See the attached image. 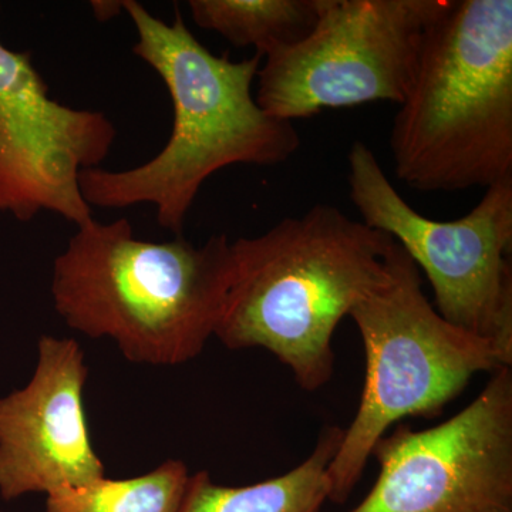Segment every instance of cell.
Here are the masks:
<instances>
[{"instance_id":"4fadbf2b","label":"cell","mask_w":512,"mask_h":512,"mask_svg":"<svg viewBox=\"0 0 512 512\" xmlns=\"http://www.w3.org/2000/svg\"><path fill=\"white\" fill-rule=\"evenodd\" d=\"M190 476L183 461L168 460L144 476L103 477L47 494L46 512H178Z\"/></svg>"},{"instance_id":"8fae6325","label":"cell","mask_w":512,"mask_h":512,"mask_svg":"<svg viewBox=\"0 0 512 512\" xmlns=\"http://www.w3.org/2000/svg\"><path fill=\"white\" fill-rule=\"evenodd\" d=\"M343 430L325 427L306 460L262 483L225 487L215 484L207 471L192 474L178 512H320L329 500L328 468L339 450Z\"/></svg>"},{"instance_id":"277c9868","label":"cell","mask_w":512,"mask_h":512,"mask_svg":"<svg viewBox=\"0 0 512 512\" xmlns=\"http://www.w3.org/2000/svg\"><path fill=\"white\" fill-rule=\"evenodd\" d=\"M389 146L396 177L413 190L512 177V0H451L424 36Z\"/></svg>"},{"instance_id":"9c48e42d","label":"cell","mask_w":512,"mask_h":512,"mask_svg":"<svg viewBox=\"0 0 512 512\" xmlns=\"http://www.w3.org/2000/svg\"><path fill=\"white\" fill-rule=\"evenodd\" d=\"M116 137L106 114L52 99L32 55L0 42V212L20 222L53 212L76 227L93 220L80 175L100 167Z\"/></svg>"},{"instance_id":"5b68a950","label":"cell","mask_w":512,"mask_h":512,"mask_svg":"<svg viewBox=\"0 0 512 512\" xmlns=\"http://www.w3.org/2000/svg\"><path fill=\"white\" fill-rule=\"evenodd\" d=\"M349 316L365 345L366 377L355 419L328 468L335 504L348 501L390 427L406 417L440 416L478 373L508 367L487 340L441 318L424 295L420 269L399 245L390 281Z\"/></svg>"},{"instance_id":"5bb4252c","label":"cell","mask_w":512,"mask_h":512,"mask_svg":"<svg viewBox=\"0 0 512 512\" xmlns=\"http://www.w3.org/2000/svg\"><path fill=\"white\" fill-rule=\"evenodd\" d=\"M90 5H92L94 18L99 22H109V20L117 18L121 12H124L123 2H120V0H96Z\"/></svg>"},{"instance_id":"8992f818","label":"cell","mask_w":512,"mask_h":512,"mask_svg":"<svg viewBox=\"0 0 512 512\" xmlns=\"http://www.w3.org/2000/svg\"><path fill=\"white\" fill-rule=\"evenodd\" d=\"M348 164L360 221L389 235L426 274L441 318L487 340L511 367L512 177L485 188L463 218L436 221L404 200L365 141L350 147Z\"/></svg>"},{"instance_id":"3957f363","label":"cell","mask_w":512,"mask_h":512,"mask_svg":"<svg viewBox=\"0 0 512 512\" xmlns=\"http://www.w3.org/2000/svg\"><path fill=\"white\" fill-rule=\"evenodd\" d=\"M232 278L231 242L212 235L134 238L126 218L90 220L53 265L52 296L69 328L110 338L130 362L175 366L195 359L215 336Z\"/></svg>"},{"instance_id":"ba28073f","label":"cell","mask_w":512,"mask_h":512,"mask_svg":"<svg viewBox=\"0 0 512 512\" xmlns=\"http://www.w3.org/2000/svg\"><path fill=\"white\" fill-rule=\"evenodd\" d=\"M373 456L379 477L352 512H512L511 367L439 426L384 434Z\"/></svg>"},{"instance_id":"52a82bcc","label":"cell","mask_w":512,"mask_h":512,"mask_svg":"<svg viewBox=\"0 0 512 512\" xmlns=\"http://www.w3.org/2000/svg\"><path fill=\"white\" fill-rule=\"evenodd\" d=\"M451 0H320L302 42L265 57L255 100L286 121L373 101L400 104L427 29Z\"/></svg>"},{"instance_id":"30bf717a","label":"cell","mask_w":512,"mask_h":512,"mask_svg":"<svg viewBox=\"0 0 512 512\" xmlns=\"http://www.w3.org/2000/svg\"><path fill=\"white\" fill-rule=\"evenodd\" d=\"M87 373L76 340L42 336L32 380L0 400L3 500L52 494L104 477L84 413Z\"/></svg>"},{"instance_id":"6da1fadb","label":"cell","mask_w":512,"mask_h":512,"mask_svg":"<svg viewBox=\"0 0 512 512\" xmlns=\"http://www.w3.org/2000/svg\"><path fill=\"white\" fill-rule=\"evenodd\" d=\"M137 32L133 53L156 70L173 101L167 144L146 164L124 171L92 168L80 175L90 207L153 204L161 227L181 237L202 184L224 168L275 167L299 150L292 121L276 119L256 103L252 86L264 57L217 56L198 42L175 12L165 23L136 0H123Z\"/></svg>"},{"instance_id":"7a4b0ae2","label":"cell","mask_w":512,"mask_h":512,"mask_svg":"<svg viewBox=\"0 0 512 512\" xmlns=\"http://www.w3.org/2000/svg\"><path fill=\"white\" fill-rule=\"evenodd\" d=\"M396 247L328 204L239 238L215 336L231 350H268L299 387L316 392L333 375L340 320L390 281Z\"/></svg>"},{"instance_id":"7c38bea8","label":"cell","mask_w":512,"mask_h":512,"mask_svg":"<svg viewBox=\"0 0 512 512\" xmlns=\"http://www.w3.org/2000/svg\"><path fill=\"white\" fill-rule=\"evenodd\" d=\"M198 28L238 47H255L262 57L302 42L315 28L320 0H190Z\"/></svg>"}]
</instances>
